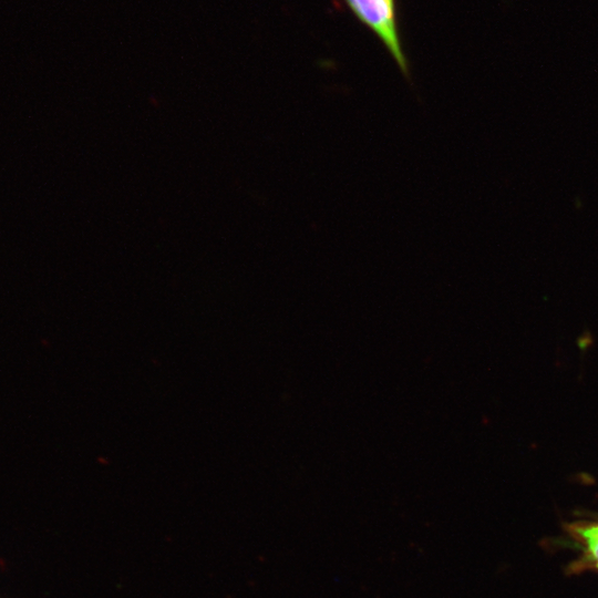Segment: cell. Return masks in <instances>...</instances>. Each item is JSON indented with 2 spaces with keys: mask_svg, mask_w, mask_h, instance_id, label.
I'll return each mask as SVG.
<instances>
[{
  "mask_svg": "<svg viewBox=\"0 0 598 598\" xmlns=\"http://www.w3.org/2000/svg\"><path fill=\"white\" fill-rule=\"evenodd\" d=\"M352 14L365 25L391 54L400 71L410 79V66L399 28L396 0H343Z\"/></svg>",
  "mask_w": 598,
  "mask_h": 598,
  "instance_id": "obj_1",
  "label": "cell"
},
{
  "mask_svg": "<svg viewBox=\"0 0 598 598\" xmlns=\"http://www.w3.org/2000/svg\"><path fill=\"white\" fill-rule=\"evenodd\" d=\"M571 529L586 546L588 561L598 568V523L587 525L578 524L577 526H573Z\"/></svg>",
  "mask_w": 598,
  "mask_h": 598,
  "instance_id": "obj_2",
  "label": "cell"
}]
</instances>
